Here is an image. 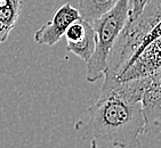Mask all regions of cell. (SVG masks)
Returning <instances> with one entry per match:
<instances>
[{
    "label": "cell",
    "instance_id": "obj_1",
    "mask_svg": "<svg viewBox=\"0 0 161 148\" xmlns=\"http://www.w3.org/2000/svg\"><path fill=\"white\" fill-rule=\"evenodd\" d=\"M146 77L118 80L104 75L101 95L75 128L93 148L140 147L145 133L142 96Z\"/></svg>",
    "mask_w": 161,
    "mask_h": 148
},
{
    "label": "cell",
    "instance_id": "obj_2",
    "mask_svg": "<svg viewBox=\"0 0 161 148\" xmlns=\"http://www.w3.org/2000/svg\"><path fill=\"white\" fill-rule=\"evenodd\" d=\"M129 0H119L112 9L90 23L95 31V50L88 59L86 80L96 82L108 70L110 51L128 21Z\"/></svg>",
    "mask_w": 161,
    "mask_h": 148
},
{
    "label": "cell",
    "instance_id": "obj_3",
    "mask_svg": "<svg viewBox=\"0 0 161 148\" xmlns=\"http://www.w3.org/2000/svg\"><path fill=\"white\" fill-rule=\"evenodd\" d=\"M80 18V13L70 3H65L54 13L49 22L39 28L34 33V41L38 45L54 46L64 35L69 25Z\"/></svg>",
    "mask_w": 161,
    "mask_h": 148
},
{
    "label": "cell",
    "instance_id": "obj_4",
    "mask_svg": "<svg viewBox=\"0 0 161 148\" xmlns=\"http://www.w3.org/2000/svg\"><path fill=\"white\" fill-rule=\"evenodd\" d=\"M142 109L145 120V132L161 130V81L147 75L142 96Z\"/></svg>",
    "mask_w": 161,
    "mask_h": 148
},
{
    "label": "cell",
    "instance_id": "obj_5",
    "mask_svg": "<svg viewBox=\"0 0 161 148\" xmlns=\"http://www.w3.org/2000/svg\"><path fill=\"white\" fill-rule=\"evenodd\" d=\"M118 1L119 0H79L78 10L81 18L93 23L95 19L112 9Z\"/></svg>",
    "mask_w": 161,
    "mask_h": 148
},
{
    "label": "cell",
    "instance_id": "obj_6",
    "mask_svg": "<svg viewBox=\"0 0 161 148\" xmlns=\"http://www.w3.org/2000/svg\"><path fill=\"white\" fill-rule=\"evenodd\" d=\"M22 7L14 5L10 0H0V43L6 41L15 28Z\"/></svg>",
    "mask_w": 161,
    "mask_h": 148
},
{
    "label": "cell",
    "instance_id": "obj_7",
    "mask_svg": "<svg viewBox=\"0 0 161 148\" xmlns=\"http://www.w3.org/2000/svg\"><path fill=\"white\" fill-rule=\"evenodd\" d=\"M66 49L77 55L84 62H88L95 50V31L92 24L87 28L82 37L73 42H66Z\"/></svg>",
    "mask_w": 161,
    "mask_h": 148
},
{
    "label": "cell",
    "instance_id": "obj_8",
    "mask_svg": "<svg viewBox=\"0 0 161 148\" xmlns=\"http://www.w3.org/2000/svg\"><path fill=\"white\" fill-rule=\"evenodd\" d=\"M150 0H129V15L128 19H134L142 13L143 8Z\"/></svg>",
    "mask_w": 161,
    "mask_h": 148
},
{
    "label": "cell",
    "instance_id": "obj_9",
    "mask_svg": "<svg viewBox=\"0 0 161 148\" xmlns=\"http://www.w3.org/2000/svg\"><path fill=\"white\" fill-rule=\"evenodd\" d=\"M14 5H16V6L19 7H23V0H10Z\"/></svg>",
    "mask_w": 161,
    "mask_h": 148
}]
</instances>
